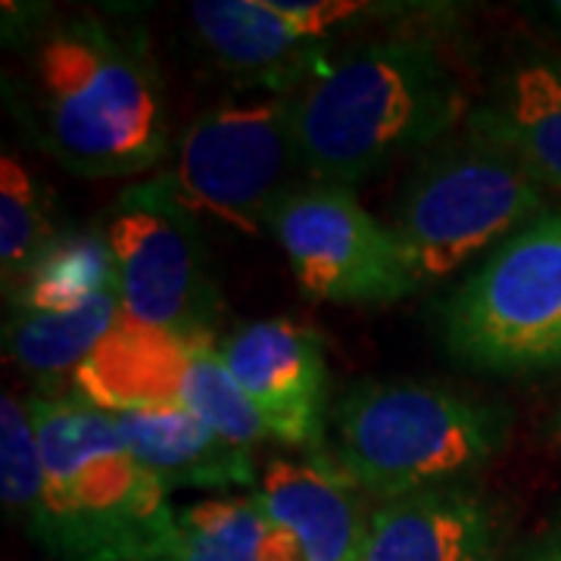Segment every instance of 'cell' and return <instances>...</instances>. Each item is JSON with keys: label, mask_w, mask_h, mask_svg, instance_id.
Returning a JSON list of instances; mask_svg holds the SVG:
<instances>
[{"label": "cell", "mask_w": 561, "mask_h": 561, "mask_svg": "<svg viewBox=\"0 0 561 561\" xmlns=\"http://www.w3.org/2000/svg\"><path fill=\"white\" fill-rule=\"evenodd\" d=\"M72 381L81 400L103 412L184 409L219 437L247 449L272 437L225 368L216 343L144 328L125 316Z\"/></svg>", "instance_id": "obj_8"}, {"label": "cell", "mask_w": 561, "mask_h": 561, "mask_svg": "<svg viewBox=\"0 0 561 561\" xmlns=\"http://www.w3.org/2000/svg\"><path fill=\"white\" fill-rule=\"evenodd\" d=\"M103 234L116 260L125 319L213 341L221 300L206 272L201 221L181 206L160 172L122 191Z\"/></svg>", "instance_id": "obj_9"}, {"label": "cell", "mask_w": 561, "mask_h": 561, "mask_svg": "<svg viewBox=\"0 0 561 561\" xmlns=\"http://www.w3.org/2000/svg\"><path fill=\"white\" fill-rule=\"evenodd\" d=\"M219 353L243 397L265 421L272 440L319 446L328 365L316 331L287 319L250 321L221 343Z\"/></svg>", "instance_id": "obj_11"}, {"label": "cell", "mask_w": 561, "mask_h": 561, "mask_svg": "<svg viewBox=\"0 0 561 561\" xmlns=\"http://www.w3.org/2000/svg\"><path fill=\"white\" fill-rule=\"evenodd\" d=\"M7 98L25 135L81 179H131L169 157V103L138 28L101 13L35 25Z\"/></svg>", "instance_id": "obj_1"}, {"label": "cell", "mask_w": 561, "mask_h": 561, "mask_svg": "<svg viewBox=\"0 0 561 561\" xmlns=\"http://www.w3.org/2000/svg\"><path fill=\"white\" fill-rule=\"evenodd\" d=\"M272 234L312 300L368 306L421 287L393 228H383L350 187L300 184L278 206Z\"/></svg>", "instance_id": "obj_10"}, {"label": "cell", "mask_w": 561, "mask_h": 561, "mask_svg": "<svg viewBox=\"0 0 561 561\" xmlns=\"http://www.w3.org/2000/svg\"><path fill=\"white\" fill-rule=\"evenodd\" d=\"M135 459L172 490H234L256 486V465L247 446L228 443L184 409L110 412Z\"/></svg>", "instance_id": "obj_16"}, {"label": "cell", "mask_w": 561, "mask_h": 561, "mask_svg": "<svg viewBox=\"0 0 561 561\" xmlns=\"http://www.w3.org/2000/svg\"><path fill=\"white\" fill-rule=\"evenodd\" d=\"M453 359L483 375L561 365V209L500 243L449 294L440 316Z\"/></svg>", "instance_id": "obj_6"}, {"label": "cell", "mask_w": 561, "mask_h": 561, "mask_svg": "<svg viewBox=\"0 0 561 561\" xmlns=\"http://www.w3.org/2000/svg\"><path fill=\"white\" fill-rule=\"evenodd\" d=\"M194 219H209L247 238L272 231L278 206L302 172L294 94L209 106L184 128L169 169L160 172Z\"/></svg>", "instance_id": "obj_7"}, {"label": "cell", "mask_w": 561, "mask_h": 561, "mask_svg": "<svg viewBox=\"0 0 561 561\" xmlns=\"http://www.w3.org/2000/svg\"><path fill=\"white\" fill-rule=\"evenodd\" d=\"M559 437H561V412H559Z\"/></svg>", "instance_id": "obj_24"}, {"label": "cell", "mask_w": 561, "mask_h": 561, "mask_svg": "<svg viewBox=\"0 0 561 561\" xmlns=\"http://www.w3.org/2000/svg\"><path fill=\"white\" fill-rule=\"evenodd\" d=\"M187 20L213 62L243 84L287 94L328 69L324 41L306 28L297 0H194Z\"/></svg>", "instance_id": "obj_12"}, {"label": "cell", "mask_w": 561, "mask_h": 561, "mask_svg": "<svg viewBox=\"0 0 561 561\" xmlns=\"http://www.w3.org/2000/svg\"><path fill=\"white\" fill-rule=\"evenodd\" d=\"M116 294V260L101 231H60L16 280V309L69 312Z\"/></svg>", "instance_id": "obj_18"}, {"label": "cell", "mask_w": 561, "mask_h": 561, "mask_svg": "<svg viewBox=\"0 0 561 561\" xmlns=\"http://www.w3.org/2000/svg\"><path fill=\"white\" fill-rule=\"evenodd\" d=\"M549 10H552V20L559 22L561 28V3H549Z\"/></svg>", "instance_id": "obj_23"}, {"label": "cell", "mask_w": 561, "mask_h": 561, "mask_svg": "<svg viewBox=\"0 0 561 561\" xmlns=\"http://www.w3.org/2000/svg\"><path fill=\"white\" fill-rule=\"evenodd\" d=\"M465 128L500 144L542 187L561 194V60L524 54L502 66Z\"/></svg>", "instance_id": "obj_15"}, {"label": "cell", "mask_w": 561, "mask_h": 561, "mask_svg": "<svg viewBox=\"0 0 561 561\" xmlns=\"http://www.w3.org/2000/svg\"><path fill=\"white\" fill-rule=\"evenodd\" d=\"M500 522L481 493L443 483L383 502L359 561H496Z\"/></svg>", "instance_id": "obj_14"}, {"label": "cell", "mask_w": 561, "mask_h": 561, "mask_svg": "<svg viewBox=\"0 0 561 561\" xmlns=\"http://www.w3.org/2000/svg\"><path fill=\"white\" fill-rule=\"evenodd\" d=\"M47 490L38 434L28 415V405L10 390L0 400V500L10 522H35Z\"/></svg>", "instance_id": "obj_21"}, {"label": "cell", "mask_w": 561, "mask_h": 561, "mask_svg": "<svg viewBox=\"0 0 561 561\" xmlns=\"http://www.w3.org/2000/svg\"><path fill=\"white\" fill-rule=\"evenodd\" d=\"M122 319L119 294H103L69 312L13 309L3 324V353L44 383L76 375Z\"/></svg>", "instance_id": "obj_17"}, {"label": "cell", "mask_w": 561, "mask_h": 561, "mask_svg": "<svg viewBox=\"0 0 561 561\" xmlns=\"http://www.w3.org/2000/svg\"><path fill=\"white\" fill-rule=\"evenodd\" d=\"M54 238L47 191L22 165V160L3 153L0 162V268L3 284L20 280L32 260Z\"/></svg>", "instance_id": "obj_20"}, {"label": "cell", "mask_w": 561, "mask_h": 561, "mask_svg": "<svg viewBox=\"0 0 561 561\" xmlns=\"http://www.w3.org/2000/svg\"><path fill=\"white\" fill-rule=\"evenodd\" d=\"M334 421V461L383 502L461 483L500 453L512 424L496 402L421 381L356 383Z\"/></svg>", "instance_id": "obj_4"}, {"label": "cell", "mask_w": 561, "mask_h": 561, "mask_svg": "<svg viewBox=\"0 0 561 561\" xmlns=\"http://www.w3.org/2000/svg\"><path fill=\"white\" fill-rule=\"evenodd\" d=\"M524 561H561V527H556Z\"/></svg>", "instance_id": "obj_22"}, {"label": "cell", "mask_w": 561, "mask_h": 561, "mask_svg": "<svg viewBox=\"0 0 561 561\" xmlns=\"http://www.w3.org/2000/svg\"><path fill=\"white\" fill-rule=\"evenodd\" d=\"M468 110L459 72L434 41H365L294 94L302 172L350 187L437 147Z\"/></svg>", "instance_id": "obj_2"}, {"label": "cell", "mask_w": 561, "mask_h": 561, "mask_svg": "<svg viewBox=\"0 0 561 561\" xmlns=\"http://www.w3.org/2000/svg\"><path fill=\"white\" fill-rule=\"evenodd\" d=\"M542 213L549 201L540 181L500 144L465 128L427 150L402 191L393 234L424 284L490 256Z\"/></svg>", "instance_id": "obj_5"}, {"label": "cell", "mask_w": 561, "mask_h": 561, "mask_svg": "<svg viewBox=\"0 0 561 561\" xmlns=\"http://www.w3.org/2000/svg\"><path fill=\"white\" fill-rule=\"evenodd\" d=\"M272 524L256 496L191 502L153 561H262Z\"/></svg>", "instance_id": "obj_19"}, {"label": "cell", "mask_w": 561, "mask_h": 561, "mask_svg": "<svg viewBox=\"0 0 561 561\" xmlns=\"http://www.w3.org/2000/svg\"><path fill=\"white\" fill-rule=\"evenodd\" d=\"M47 490L25 534L54 561H153L175 530L169 490L128 449L110 412L72 393L35 390Z\"/></svg>", "instance_id": "obj_3"}, {"label": "cell", "mask_w": 561, "mask_h": 561, "mask_svg": "<svg viewBox=\"0 0 561 561\" xmlns=\"http://www.w3.org/2000/svg\"><path fill=\"white\" fill-rule=\"evenodd\" d=\"M253 496L272 530L302 561H359L371 515L365 518L356 483L337 461L324 456L268 461Z\"/></svg>", "instance_id": "obj_13"}]
</instances>
